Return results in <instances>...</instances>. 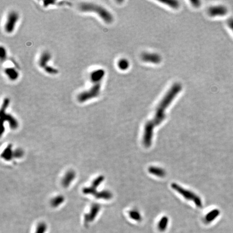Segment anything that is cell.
Segmentation results:
<instances>
[{"label":"cell","mask_w":233,"mask_h":233,"mask_svg":"<svg viewBox=\"0 0 233 233\" xmlns=\"http://www.w3.org/2000/svg\"><path fill=\"white\" fill-rule=\"evenodd\" d=\"M191 2L192 5L195 7H199L201 5L200 1H191Z\"/></svg>","instance_id":"obj_20"},{"label":"cell","mask_w":233,"mask_h":233,"mask_svg":"<svg viewBox=\"0 0 233 233\" xmlns=\"http://www.w3.org/2000/svg\"><path fill=\"white\" fill-rule=\"evenodd\" d=\"M118 66L121 70H126L129 67V62L126 59H121L118 63Z\"/></svg>","instance_id":"obj_15"},{"label":"cell","mask_w":233,"mask_h":233,"mask_svg":"<svg viewBox=\"0 0 233 233\" xmlns=\"http://www.w3.org/2000/svg\"><path fill=\"white\" fill-rule=\"evenodd\" d=\"M105 74V71L103 69L95 70L90 74V79L91 82H92L93 84L101 83V81L104 77Z\"/></svg>","instance_id":"obj_8"},{"label":"cell","mask_w":233,"mask_h":233,"mask_svg":"<svg viewBox=\"0 0 233 233\" xmlns=\"http://www.w3.org/2000/svg\"><path fill=\"white\" fill-rule=\"evenodd\" d=\"M79 9L84 12H95L106 23H111L113 21V16L109 12L103 7L92 3H83L79 5Z\"/></svg>","instance_id":"obj_2"},{"label":"cell","mask_w":233,"mask_h":233,"mask_svg":"<svg viewBox=\"0 0 233 233\" xmlns=\"http://www.w3.org/2000/svg\"><path fill=\"white\" fill-rule=\"evenodd\" d=\"M172 187L175 191L179 193L180 194V195L183 196L185 199L193 201L198 207L201 208L202 207V201L200 198L198 196L196 195L195 194L193 193L192 192L189 191L188 190L183 188L181 187L179 185L176 184L172 185Z\"/></svg>","instance_id":"obj_3"},{"label":"cell","mask_w":233,"mask_h":233,"mask_svg":"<svg viewBox=\"0 0 233 233\" xmlns=\"http://www.w3.org/2000/svg\"><path fill=\"white\" fill-rule=\"evenodd\" d=\"M44 69H45V70L46 71V72L49 74H50V75H56L58 72L57 69H56L55 68H52L50 66H48V65H47V66L45 67Z\"/></svg>","instance_id":"obj_18"},{"label":"cell","mask_w":233,"mask_h":233,"mask_svg":"<svg viewBox=\"0 0 233 233\" xmlns=\"http://www.w3.org/2000/svg\"><path fill=\"white\" fill-rule=\"evenodd\" d=\"M208 13L210 16H222L227 14L228 10L224 5H217L210 7Z\"/></svg>","instance_id":"obj_6"},{"label":"cell","mask_w":233,"mask_h":233,"mask_svg":"<svg viewBox=\"0 0 233 233\" xmlns=\"http://www.w3.org/2000/svg\"><path fill=\"white\" fill-rule=\"evenodd\" d=\"M181 90L182 86L179 83L172 85L159 103L153 119L146 124L143 137V143L146 147H149L151 145L153 129L165 120L166 110Z\"/></svg>","instance_id":"obj_1"},{"label":"cell","mask_w":233,"mask_h":233,"mask_svg":"<svg viewBox=\"0 0 233 233\" xmlns=\"http://www.w3.org/2000/svg\"><path fill=\"white\" fill-rule=\"evenodd\" d=\"M101 83L93 84V86L88 90L80 93L77 97L78 100L80 103H83L92 98L97 97L100 94Z\"/></svg>","instance_id":"obj_4"},{"label":"cell","mask_w":233,"mask_h":233,"mask_svg":"<svg viewBox=\"0 0 233 233\" xmlns=\"http://www.w3.org/2000/svg\"><path fill=\"white\" fill-rule=\"evenodd\" d=\"M161 2L163 3L165 5H167L168 6L173 8H174V9H177L179 7V3L177 1H174V0H173V1H160Z\"/></svg>","instance_id":"obj_16"},{"label":"cell","mask_w":233,"mask_h":233,"mask_svg":"<svg viewBox=\"0 0 233 233\" xmlns=\"http://www.w3.org/2000/svg\"><path fill=\"white\" fill-rule=\"evenodd\" d=\"M5 72L8 78L12 81H15L19 77V72L14 68H7L5 69Z\"/></svg>","instance_id":"obj_10"},{"label":"cell","mask_w":233,"mask_h":233,"mask_svg":"<svg viewBox=\"0 0 233 233\" xmlns=\"http://www.w3.org/2000/svg\"><path fill=\"white\" fill-rule=\"evenodd\" d=\"M129 216L132 219L134 220L135 221H141L142 219L140 213L136 210H131L129 212Z\"/></svg>","instance_id":"obj_14"},{"label":"cell","mask_w":233,"mask_h":233,"mask_svg":"<svg viewBox=\"0 0 233 233\" xmlns=\"http://www.w3.org/2000/svg\"><path fill=\"white\" fill-rule=\"evenodd\" d=\"M51 58V55L48 52H45L41 56L39 61L38 65L40 67L45 68L47 66V63L50 61Z\"/></svg>","instance_id":"obj_9"},{"label":"cell","mask_w":233,"mask_h":233,"mask_svg":"<svg viewBox=\"0 0 233 233\" xmlns=\"http://www.w3.org/2000/svg\"><path fill=\"white\" fill-rule=\"evenodd\" d=\"M168 219L167 217H163L160 220L158 224V228L160 231H164L168 226Z\"/></svg>","instance_id":"obj_13"},{"label":"cell","mask_w":233,"mask_h":233,"mask_svg":"<svg viewBox=\"0 0 233 233\" xmlns=\"http://www.w3.org/2000/svg\"><path fill=\"white\" fill-rule=\"evenodd\" d=\"M143 61L148 63L158 64L161 61V57L158 54L154 53H144L142 56Z\"/></svg>","instance_id":"obj_7"},{"label":"cell","mask_w":233,"mask_h":233,"mask_svg":"<svg viewBox=\"0 0 233 233\" xmlns=\"http://www.w3.org/2000/svg\"><path fill=\"white\" fill-rule=\"evenodd\" d=\"M0 57H1V61L2 62L5 61L7 58V52L5 49L3 47L1 48V52H0Z\"/></svg>","instance_id":"obj_19"},{"label":"cell","mask_w":233,"mask_h":233,"mask_svg":"<svg viewBox=\"0 0 233 233\" xmlns=\"http://www.w3.org/2000/svg\"><path fill=\"white\" fill-rule=\"evenodd\" d=\"M19 19V14L16 12H12L10 13L8 16L6 23L5 24V30L7 33H12L13 32Z\"/></svg>","instance_id":"obj_5"},{"label":"cell","mask_w":233,"mask_h":233,"mask_svg":"<svg viewBox=\"0 0 233 233\" xmlns=\"http://www.w3.org/2000/svg\"><path fill=\"white\" fill-rule=\"evenodd\" d=\"M219 214V211L218 210H214L210 211L206 215L205 219L206 222L210 223L213 221H214L215 219H216L217 217H218Z\"/></svg>","instance_id":"obj_11"},{"label":"cell","mask_w":233,"mask_h":233,"mask_svg":"<svg viewBox=\"0 0 233 233\" xmlns=\"http://www.w3.org/2000/svg\"><path fill=\"white\" fill-rule=\"evenodd\" d=\"M47 231V226L44 223H41L38 225L35 233H45Z\"/></svg>","instance_id":"obj_17"},{"label":"cell","mask_w":233,"mask_h":233,"mask_svg":"<svg viewBox=\"0 0 233 233\" xmlns=\"http://www.w3.org/2000/svg\"><path fill=\"white\" fill-rule=\"evenodd\" d=\"M149 173L159 177H163L165 175V171L163 169L156 167H150L149 169Z\"/></svg>","instance_id":"obj_12"},{"label":"cell","mask_w":233,"mask_h":233,"mask_svg":"<svg viewBox=\"0 0 233 233\" xmlns=\"http://www.w3.org/2000/svg\"><path fill=\"white\" fill-rule=\"evenodd\" d=\"M227 23H228V26L229 27V28H231V29L232 30V31H233V18H231V19H230L229 20H228V22H227Z\"/></svg>","instance_id":"obj_21"}]
</instances>
